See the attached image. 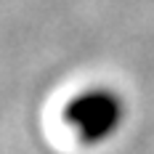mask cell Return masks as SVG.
Wrapping results in <instances>:
<instances>
[{
    "instance_id": "6da1fadb",
    "label": "cell",
    "mask_w": 154,
    "mask_h": 154,
    "mask_svg": "<svg viewBox=\"0 0 154 154\" xmlns=\"http://www.w3.org/2000/svg\"><path fill=\"white\" fill-rule=\"evenodd\" d=\"M125 120V101L109 88H91L77 93L64 106V122L82 143H104Z\"/></svg>"
}]
</instances>
